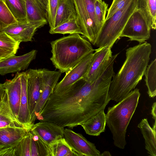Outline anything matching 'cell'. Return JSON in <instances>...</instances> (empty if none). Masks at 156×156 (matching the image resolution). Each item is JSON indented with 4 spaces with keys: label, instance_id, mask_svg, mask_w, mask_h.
<instances>
[{
    "label": "cell",
    "instance_id": "obj_21",
    "mask_svg": "<svg viewBox=\"0 0 156 156\" xmlns=\"http://www.w3.org/2000/svg\"><path fill=\"white\" fill-rule=\"evenodd\" d=\"M27 21L37 22L47 20V11L38 0H25Z\"/></svg>",
    "mask_w": 156,
    "mask_h": 156
},
{
    "label": "cell",
    "instance_id": "obj_42",
    "mask_svg": "<svg viewBox=\"0 0 156 156\" xmlns=\"http://www.w3.org/2000/svg\"><path fill=\"white\" fill-rule=\"evenodd\" d=\"M4 147V145L0 141V150Z\"/></svg>",
    "mask_w": 156,
    "mask_h": 156
},
{
    "label": "cell",
    "instance_id": "obj_12",
    "mask_svg": "<svg viewBox=\"0 0 156 156\" xmlns=\"http://www.w3.org/2000/svg\"><path fill=\"white\" fill-rule=\"evenodd\" d=\"M41 80V92L37 104L35 115L37 119L50 95L53 92L62 73L59 71H51L40 69Z\"/></svg>",
    "mask_w": 156,
    "mask_h": 156
},
{
    "label": "cell",
    "instance_id": "obj_19",
    "mask_svg": "<svg viewBox=\"0 0 156 156\" xmlns=\"http://www.w3.org/2000/svg\"><path fill=\"white\" fill-rule=\"evenodd\" d=\"M145 140V147L150 155L156 156V126L151 127L147 118L142 119L137 126Z\"/></svg>",
    "mask_w": 156,
    "mask_h": 156
},
{
    "label": "cell",
    "instance_id": "obj_9",
    "mask_svg": "<svg viewBox=\"0 0 156 156\" xmlns=\"http://www.w3.org/2000/svg\"><path fill=\"white\" fill-rule=\"evenodd\" d=\"M47 20L31 22L27 20L17 22L6 26L1 31L20 44L21 42L31 41L37 30L46 24Z\"/></svg>",
    "mask_w": 156,
    "mask_h": 156
},
{
    "label": "cell",
    "instance_id": "obj_40",
    "mask_svg": "<svg viewBox=\"0 0 156 156\" xmlns=\"http://www.w3.org/2000/svg\"><path fill=\"white\" fill-rule=\"evenodd\" d=\"M111 156V155L108 151H104L103 153L101 154V156Z\"/></svg>",
    "mask_w": 156,
    "mask_h": 156
},
{
    "label": "cell",
    "instance_id": "obj_29",
    "mask_svg": "<svg viewBox=\"0 0 156 156\" xmlns=\"http://www.w3.org/2000/svg\"><path fill=\"white\" fill-rule=\"evenodd\" d=\"M0 120L12 121L21 124L16 120L10 110L6 92L0 103Z\"/></svg>",
    "mask_w": 156,
    "mask_h": 156
},
{
    "label": "cell",
    "instance_id": "obj_3",
    "mask_svg": "<svg viewBox=\"0 0 156 156\" xmlns=\"http://www.w3.org/2000/svg\"><path fill=\"white\" fill-rule=\"evenodd\" d=\"M53 65L62 73H67L74 67L93 49L91 44L83 36L69 34L50 43Z\"/></svg>",
    "mask_w": 156,
    "mask_h": 156
},
{
    "label": "cell",
    "instance_id": "obj_17",
    "mask_svg": "<svg viewBox=\"0 0 156 156\" xmlns=\"http://www.w3.org/2000/svg\"><path fill=\"white\" fill-rule=\"evenodd\" d=\"M21 96L18 121L23 127L30 130L31 123L27 91V76L26 72L20 73Z\"/></svg>",
    "mask_w": 156,
    "mask_h": 156
},
{
    "label": "cell",
    "instance_id": "obj_28",
    "mask_svg": "<svg viewBox=\"0 0 156 156\" xmlns=\"http://www.w3.org/2000/svg\"><path fill=\"white\" fill-rule=\"evenodd\" d=\"M108 7V5L103 0H96L94 3L96 18L98 24L101 29L105 20Z\"/></svg>",
    "mask_w": 156,
    "mask_h": 156
},
{
    "label": "cell",
    "instance_id": "obj_5",
    "mask_svg": "<svg viewBox=\"0 0 156 156\" xmlns=\"http://www.w3.org/2000/svg\"><path fill=\"white\" fill-rule=\"evenodd\" d=\"M140 0H128L123 7L105 20L95 46L110 48L120 37L129 18L137 8Z\"/></svg>",
    "mask_w": 156,
    "mask_h": 156
},
{
    "label": "cell",
    "instance_id": "obj_10",
    "mask_svg": "<svg viewBox=\"0 0 156 156\" xmlns=\"http://www.w3.org/2000/svg\"><path fill=\"white\" fill-rule=\"evenodd\" d=\"M64 138L77 156H101L95 144L69 129L64 130Z\"/></svg>",
    "mask_w": 156,
    "mask_h": 156
},
{
    "label": "cell",
    "instance_id": "obj_38",
    "mask_svg": "<svg viewBox=\"0 0 156 156\" xmlns=\"http://www.w3.org/2000/svg\"><path fill=\"white\" fill-rule=\"evenodd\" d=\"M156 102H154L152 107V110L151 114L153 116V118L154 119V121L156 122Z\"/></svg>",
    "mask_w": 156,
    "mask_h": 156
},
{
    "label": "cell",
    "instance_id": "obj_35",
    "mask_svg": "<svg viewBox=\"0 0 156 156\" xmlns=\"http://www.w3.org/2000/svg\"><path fill=\"white\" fill-rule=\"evenodd\" d=\"M128 0H113L112 4L108 9L105 20L111 17L116 12L122 8Z\"/></svg>",
    "mask_w": 156,
    "mask_h": 156
},
{
    "label": "cell",
    "instance_id": "obj_18",
    "mask_svg": "<svg viewBox=\"0 0 156 156\" xmlns=\"http://www.w3.org/2000/svg\"><path fill=\"white\" fill-rule=\"evenodd\" d=\"M29 130L23 126H9L0 128V141L6 147L20 141Z\"/></svg>",
    "mask_w": 156,
    "mask_h": 156
},
{
    "label": "cell",
    "instance_id": "obj_25",
    "mask_svg": "<svg viewBox=\"0 0 156 156\" xmlns=\"http://www.w3.org/2000/svg\"><path fill=\"white\" fill-rule=\"evenodd\" d=\"M17 22L27 21L25 0H3Z\"/></svg>",
    "mask_w": 156,
    "mask_h": 156
},
{
    "label": "cell",
    "instance_id": "obj_34",
    "mask_svg": "<svg viewBox=\"0 0 156 156\" xmlns=\"http://www.w3.org/2000/svg\"><path fill=\"white\" fill-rule=\"evenodd\" d=\"M30 131L36 141L40 156H50L49 145L38 135Z\"/></svg>",
    "mask_w": 156,
    "mask_h": 156
},
{
    "label": "cell",
    "instance_id": "obj_37",
    "mask_svg": "<svg viewBox=\"0 0 156 156\" xmlns=\"http://www.w3.org/2000/svg\"><path fill=\"white\" fill-rule=\"evenodd\" d=\"M5 92V89L3 84L0 83V103L2 101Z\"/></svg>",
    "mask_w": 156,
    "mask_h": 156
},
{
    "label": "cell",
    "instance_id": "obj_11",
    "mask_svg": "<svg viewBox=\"0 0 156 156\" xmlns=\"http://www.w3.org/2000/svg\"><path fill=\"white\" fill-rule=\"evenodd\" d=\"M27 76V91L31 123L33 126L37 119L35 111L41 92V80L40 69H29L26 71Z\"/></svg>",
    "mask_w": 156,
    "mask_h": 156
},
{
    "label": "cell",
    "instance_id": "obj_13",
    "mask_svg": "<svg viewBox=\"0 0 156 156\" xmlns=\"http://www.w3.org/2000/svg\"><path fill=\"white\" fill-rule=\"evenodd\" d=\"M94 52L87 55L74 67L66 73L63 79L55 86L53 93L62 91L80 78L87 72L93 57Z\"/></svg>",
    "mask_w": 156,
    "mask_h": 156
},
{
    "label": "cell",
    "instance_id": "obj_20",
    "mask_svg": "<svg viewBox=\"0 0 156 156\" xmlns=\"http://www.w3.org/2000/svg\"><path fill=\"white\" fill-rule=\"evenodd\" d=\"M106 125V115L102 110L90 118L81 126L86 134L97 136L104 132Z\"/></svg>",
    "mask_w": 156,
    "mask_h": 156
},
{
    "label": "cell",
    "instance_id": "obj_1",
    "mask_svg": "<svg viewBox=\"0 0 156 156\" xmlns=\"http://www.w3.org/2000/svg\"><path fill=\"white\" fill-rule=\"evenodd\" d=\"M115 74L109 64L103 74L91 83L83 77L65 90L51 93L37 119L53 122L69 128L81 125L100 111L110 101L109 85Z\"/></svg>",
    "mask_w": 156,
    "mask_h": 156
},
{
    "label": "cell",
    "instance_id": "obj_44",
    "mask_svg": "<svg viewBox=\"0 0 156 156\" xmlns=\"http://www.w3.org/2000/svg\"></svg>",
    "mask_w": 156,
    "mask_h": 156
},
{
    "label": "cell",
    "instance_id": "obj_4",
    "mask_svg": "<svg viewBox=\"0 0 156 156\" xmlns=\"http://www.w3.org/2000/svg\"><path fill=\"white\" fill-rule=\"evenodd\" d=\"M140 94L136 88L131 91L116 104L108 108L106 125L112 135L114 144L124 149L126 144V135L127 127L137 107Z\"/></svg>",
    "mask_w": 156,
    "mask_h": 156
},
{
    "label": "cell",
    "instance_id": "obj_14",
    "mask_svg": "<svg viewBox=\"0 0 156 156\" xmlns=\"http://www.w3.org/2000/svg\"><path fill=\"white\" fill-rule=\"evenodd\" d=\"M37 51L33 50L24 55H15L0 61V75L19 72L27 68L31 62L36 58Z\"/></svg>",
    "mask_w": 156,
    "mask_h": 156
},
{
    "label": "cell",
    "instance_id": "obj_41",
    "mask_svg": "<svg viewBox=\"0 0 156 156\" xmlns=\"http://www.w3.org/2000/svg\"><path fill=\"white\" fill-rule=\"evenodd\" d=\"M5 27V26L0 20V31Z\"/></svg>",
    "mask_w": 156,
    "mask_h": 156
},
{
    "label": "cell",
    "instance_id": "obj_16",
    "mask_svg": "<svg viewBox=\"0 0 156 156\" xmlns=\"http://www.w3.org/2000/svg\"><path fill=\"white\" fill-rule=\"evenodd\" d=\"M3 85L7 94L10 110L16 120L19 122L17 117L21 96L20 73L17 72L12 79L7 80Z\"/></svg>",
    "mask_w": 156,
    "mask_h": 156
},
{
    "label": "cell",
    "instance_id": "obj_27",
    "mask_svg": "<svg viewBox=\"0 0 156 156\" xmlns=\"http://www.w3.org/2000/svg\"><path fill=\"white\" fill-rule=\"evenodd\" d=\"M144 75L147 89V93L150 98L156 95V59L152 61L147 67Z\"/></svg>",
    "mask_w": 156,
    "mask_h": 156
},
{
    "label": "cell",
    "instance_id": "obj_8",
    "mask_svg": "<svg viewBox=\"0 0 156 156\" xmlns=\"http://www.w3.org/2000/svg\"><path fill=\"white\" fill-rule=\"evenodd\" d=\"M94 51L88 70L83 77L91 83L103 74L113 57L111 48L108 47L99 48Z\"/></svg>",
    "mask_w": 156,
    "mask_h": 156
},
{
    "label": "cell",
    "instance_id": "obj_2",
    "mask_svg": "<svg viewBox=\"0 0 156 156\" xmlns=\"http://www.w3.org/2000/svg\"><path fill=\"white\" fill-rule=\"evenodd\" d=\"M151 52V45L146 41L126 50L125 61L109 85L110 100L118 102L135 88L144 75Z\"/></svg>",
    "mask_w": 156,
    "mask_h": 156
},
{
    "label": "cell",
    "instance_id": "obj_26",
    "mask_svg": "<svg viewBox=\"0 0 156 156\" xmlns=\"http://www.w3.org/2000/svg\"><path fill=\"white\" fill-rule=\"evenodd\" d=\"M50 156H77L64 138L49 144Z\"/></svg>",
    "mask_w": 156,
    "mask_h": 156
},
{
    "label": "cell",
    "instance_id": "obj_31",
    "mask_svg": "<svg viewBox=\"0 0 156 156\" xmlns=\"http://www.w3.org/2000/svg\"><path fill=\"white\" fill-rule=\"evenodd\" d=\"M0 20L5 26L17 22L2 0H0Z\"/></svg>",
    "mask_w": 156,
    "mask_h": 156
},
{
    "label": "cell",
    "instance_id": "obj_22",
    "mask_svg": "<svg viewBox=\"0 0 156 156\" xmlns=\"http://www.w3.org/2000/svg\"><path fill=\"white\" fill-rule=\"evenodd\" d=\"M20 44L5 32L0 31V61L15 55Z\"/></svg>",
    "mask_w": 156,
    "mask_h": 156
},
{
    "label": "cell",
    "instance_id": "obj_23",
    "mask_svg": "<svg viewBox=\"0 0 156 156\" xmlns=\"http://www.w3.org/2000/svg\"><path fill=\"white\" fill-rule=\"evenodd\" d=\"M74 16H76L73 0H61L57 9L54 28Z\"/></svg>",
    "mask_w": 156,
    "mask_h": 156
},
{
    "label": "cell",
    "instance_id": "obj_39",
    "mask_svg": "<svg viewBox=\"0 0 156 156\" xmlns=\"http://www.w3.org/2000/svg\"><path fill=\"white\" fill-rule=\"evenodd\" d=\"M44 8L46 10L47 5V0H38Z\"/></svg>",
    "mask_w": 156,
    "mask_h": 156
},
{
    "label": "cell",
    "instance_id": "obj_7",
    "mask_svg": "<svg viewBox=\"0 0 156 156\" xmlns=\"http://www.w3.org/2000/svg\"><path fill=\"white\" fill-rule=\"evenodd\" d=\"M96 0H73L83 36L95 45L101 29L96 18L94 3Z\"/></svg>",
    "mask_w": 156,
    "mask_h": 156
},
{
    "label": "cell",
    "instance_id": "obj_33",
    "mask_svg": "<svg viewBox=\"0 0 156 156\" xmlns=\"http://www.w3.org/2000/svg\"><path fill=\"white\" fill-rule=\"evenodd\" d=\"M147 10L150 16L151 29L156 28V0H146Z\"/></svg>",
    "mask_w": 156,
    "mask_h": 156
},
{
    "label": "cell",
    "instance_id": "obj_15",
    "mask_svg": "<svg viewBox=\"0 0 156 156\" xmlns=\"http://www.w3.org/2000/svg\"><path fill=\"white\" fill-rule=\"evenodd\" d=\"M64 127L49 121H40L34 124L30 130L48 144L54 140L64 137Z\"/></svg>",
    "mask_w": 156,
    "mask_h": 156
},
{
    "label": "cell",
    "instance_id": "obj_24",
    "mask_svg": "<svg viewBox=\"0 0 156 156\" xmlns=\"http://www.w3.org/2000/svg\"><path fill=\"white\" fill-rule=\"evenodd\" d=\"M49 33L51 34H79L83 35L76 16L71 17L55 28L50 29Z\"/></svg>",
    "mask_w": 156,
    "mask_h": 156
},
{
    "label": "cell",
    "instance_id": "obj_32",
    "mask_svg": "<svg viewBox=\"0 0 156 156\" xmlns=\"http://www.w3.org/2000/svg\"><path fill=\"white\" fill-rule=\"evenodd\" d=\"M32 133L29 130L20 140L21 156H31Z\"/></svg>",
    "mask_w": 156,
    "mask_h": 156
},
{
    "label": "cell",
    "instance_id": "obj_36",
    "mask_svg": "<svg viewBox=\"0 0 156 156\" xmlns=\"http://www.w3.org/2000/svg\"><path fill=\"white\" fill-rule=\"evenodd\" d=\"M15 126L23 127L21 124L13 121L0 120V128L7 127Z\"/></svg>",
    "mask_w": 156,
    "mask_h": 156
},
{
    "label": "cell",
    "instance_id": "obj_43",
    "mask_svg": "<svg viewBox=\"0 0 156 156\" xmlns=\"http://www.w3.org/2000/svg\"></svg>",
    "mask_w": 156,
    "mask_h": 156
},
{
    "label": "cell",
    "instance_id": "obj_30",
    "mask_svg": "<svg viewBox=\"0 0 156 156\" xmlns=\"http://www.w3.org/2000/svg\"><path fill=\"white\" fill-rule=\"evenodd\" d=\"M61 0H47V16L50 29L54 28L57 9Z\"/></svg>",
    "mask_w": 156,
    "mask_h": 156
},
{
    "label": "cell",
    "instance_id": "obj_6",
    "mask_svg": "<svg viewBox=\"0 0 156 156\" xmlns=\"http://www.w3.org/2000/svg\"><path fill=\"white\" fill-rule=\"evenodd\" d=\"M151 30L146 0H140L137 8L128 19L120 37H126L130 41L142 43L149 39Z\"/></svg>",
    "mask_w": 156,
    "mask_h": 156
}]
</instances>
